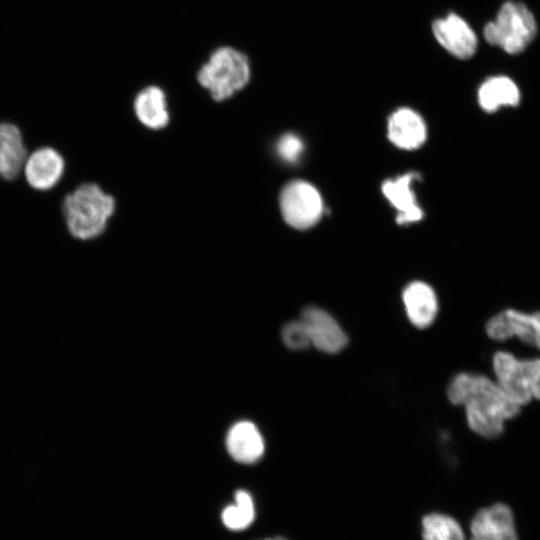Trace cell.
Instances as JSON below:
<instances>
[{"mask_svg":"<svg viewBox=\"0 0 540 540\" xmlns=\"http://www.w3.org/2000/svg\"><path fill=\"white\" fill-rule=\"evenodd\" d=\"M27 155L21 130L13 123L0 122V176L5 180L15 179Z\"/></svg>","mask_w":540,"mask_h":540,"instance_id":"9a60e30c","label":"cell"},{"mask_svg":"<svg viewBox=\"0 0 540 540\" xmlns=\"http://www.w3.org/2000/svg\"><path fill=\"white\" fill-rule=\"evenodd\" d=\"M415 178H417L416 173H407L383 183V194L397 210L399 224L416 222L422 218L423 212L417 204L412 189V181Z\"/></svg>","mask_w":540,"mask_h":540,"instance_id":"2e32d148","label":"cell"},{"mask_svg":"<svg viewBox=\"0 0 540 540\" xmlns=\"http://www.w3.org/2000/svg\"><path fill=\"white\" fill-rule=\"evenodd\" d=\"M304 151V143L295 134L287 133L282 135L276 143V152L279 157L288 162L295 163L299 160Z\"/></svg>","mask_w":540,"mask_h":540,"instance_id":"7402d4cb","label":"cell"},{"mask_svg":"<svg viewBox=\"0 0 540 540\" xmlns=\"http://www.w3.org/2000/svg\"><path fill=\"white\" fill-rule=\"evenodd\" d=\"M536 32L537 23L529 8L521 2L507 1L495 19L485 25L483 35L490 45L513 55L522 52Z\"/></svg>","mask_w":540,"mask_h":540,"instance_id":"277c9868","label":"cell"},{"mask_svg":"<svg viewBox=\"0 0 540 540\" xmlns=\"http://www.w3.org/2000/svg\"><path fill=\"white\" fill-rule=\"evenodd\" d=\"M226 447L230 456L242 464L257 462L265 451L263 436L250 421H239L229 429Z\"/></svg>","mask_w":540,"mask_h":540,"instance_id":"7c38bea8","label":"cell"},{"mask_svg":"<svg viewBox=\"0 0 540 540\" xmlns=\"http://www.w3.org/2000/svg\"><path fill=\"white\" fill-rule=\"evenodd\" d=\"M421 540H467L461 522L448 512L429 511L420 518Z\"/></svg>","mask_w":540,"mask_h":540,"instance_id":"d6986e66","label":"cell"},{"mask_svg":"<svg viewBox=\"0 0 540 540\" xmlns=\"http://www.w3.org/2000/svg\"><path fill=\"white\" fill-rule=\"evenodd\" d=\"M284 344L292 350H303L311 345L308 331L301 319L288 322L281 332Z\"/></svg>","mask_w":540,"mask_h":540,"instance_id":"44dd1931","label":"cell"},{"mask_svg":"<svg viewBox=\"0 0 540 540\" xmlns=\"http://www.w3.org/2000/svg\"><path fill=\"white\" fill-rule=\"evenodd\" d=\"M447 396L451 403L465 407L469 427L485 438L501 435L505 422L521 409L496 380L477 373L457 374L448 385Z\"/></svg>","mask_w":540,"mask_h":540,"instance_id":"6da1fadb","label":"cell"},{"mask_svg":"<svg viewBox=\"0 0 540 540\" xmlns=\"http://www.w3.org/2000/svg\"><path fill=\"white\" fill-rule=\"evenodd\" d=\"M496 382L520 407L540 400V358L519 359L497 351L492 360Z\"/></svg>","mask_w":540,"mask_h":540,"instance_id":"5b68a950","label":"cell"},{"mask_svg":"<svg viewBox=\"0 0 540 540\" xmlns=\"http://www.w3.org/2000/svg\"><path fill=\"white\" fill-rule=\"evenodd\" d=\"M432 32L436 41L458 59H469L477 50L478 40L474 30L456 13L434 20Z\"/></svg>","mask_w":540,"mask_h":540,"instance_id":"9c48e42d","label":"cell"},{"mask_svg":"<svg viewBox=\"0 0 540 540\" xmlns=\"http://www.w3.org/2000/svg\"><path fill=\"white\" fill-rule=\"evenodd\" d=\"M262 540H288V539H286L285 537H282V536H275V537L265 538V539H262Z\"/></svg>","mask_w":540,"mask_h":540,"instance_id":"603a6c76","label":"cell"},{"mask_svg":"<svg viewBox=\"0 0 540 540\" xmlns=\"http://www.w3.org/2000/svg\"><path fill=\"white\" fill-rule=\"evenodd\" d=\"M134 111L138 120L148 128L160 129L168 124L166 95L158 86H147L136 95Z\"/></svg>","mask_w":540,"mask_h":540,"instance_id":"e0dca14e","label":"cell"},{"mask_svg":"<svg viewBox=\"0 0 540 540\" xmlns=\"http://www.w3.org/2000/svg\"><path fill=\"white\" fill-rule=\"evenodd\" d=\"M256 518V509L252 495L243 489L234 494V503L225 506L221 512L223 525L231 531L247 529Z\"/></svg>","mask_w":540,"mask_h":540,"instance_id":"ffe728a7","label":"cell"},{"mask_svg":"<svg viewBox=\"0 0 540 540\" xmlns=\"http://www.w3.org/2000/svg\"><path fill=\"white\" fill-rule=\"evenodd\" d=\"M280 209L286 223L296 229L315 225L323 211L318 190L303 180H294L284 186L280 194Z\"/></svg>","mask_w":540,"mask_h":540,"instance_id":"8992f818","label":"cell"},{"mask_svg":"<svg viewBox=\"0 0 540 540\" xmlns=\"http://www.w3.org/2000/svg\"><path fill=\"white\" fill-rule=\"evenodd\" d=\"M478 103L486 112H494L501 106H516L520 91L516 83L504 75L487 78L478 89Z\"/></svg>","mask_w":540,"mask_h":540,"instance_id":"ac0fdd59","label":"cell"},{"mask_svg":"<svg viewBox=\"0 0 540 540\" xmlns=\"http://www.w3.org/2000/svg\"><path fill=\"white\" fill-rule=\"evenodd\" d=\"M300 319L306 326L311 345L319 351L334 354L346 346L347 335L325 310L308 306L302 311Z\"/></svg>","mask_w":540,"mask_h":540,"instance_id":"8fae6325","label":"cell"},{"mask_svg":"<svg viewBox=\"0 0 540 540\" xmlns=\"http://www.w3.org/2000/svg\"><path fill=\"white\" fill-rule=\"evenodd\" d=\"M251 78L248 56L232 46L214 49L197 72V81L215 101H224L246 87Z\"/></svg>","mask_w":540,"mask_h":540,"instance_id":"3957f363","label":"cell"},{"mask_svg":"<svg viewBox=\"0 0 540 540\" xmlns=\"http://www.w3.org/2000/svg\"><path fill=\"white\" fill-rule=\"evenodd\" d=\"M22 171L31 188L37 191H48L62 179L65 160L55 148L39 147L27 155Z\"/></svg>","mask_w":540,"mask_h":540,"instance_id":"30bf717a","label":"cell"},{"mask_svg":"<svg viewBox=\"0 0 540 540\" xmlns=\"http://www.w3.org/2000/svg\"><path fill=\"white\" fill-rule=\"evenodd\" d=\"M403 303L410 322L418 328L432 324L437 312L438 301L434 290L426 283L414 281L403 291Z\"/></svg>","mask_w":540,"mask_h":540,"instance_id":"5bb4252c","label":"cell"},{"mask_svg":"<svg viewBox=\"0 0 540 540\" xmlns=\"http://www.w3.org/2000/svg\"><path fill=\"white\" fill-rule=\"evenodd\" d=\"M387 130L390 141L405 150L418 148L426 139L423 118L408 107L399 108L391 114Z\"/></svg>","mask_w":540,"mask_h":540,"instance_id":"4fadbf2b","label":"cell"},{"mask_svg":"<svg viewBox=\"0 0 540 540\" xmlns=\"http://www.w3.org/2000/svg\"><path fill=\"white\" fill-rule=\"evenodd\" d=\"M486 333L496 341L517 338L540 350V312L506 309L488 320Z\"/></svg>","mask_w":540,"mask_h":540,"instance_id":"52a82bcc","label":"cell"},{"mask_svg":"<svg viewBox=\"0 0 540 540\" xmlns=\"http://www.w3.org/2000/svg\"><path fill=\"white\" fill-rule=\"evenodd\" d=\"M115 209L112 196L97 184L84 183L63 199L62 213L69 233L80 240L96 238Z\"/></svg>","mask_w":540,"mask_h":540,"instance_id":"7a4b0ae2","label":"cell"},{"mask_svg":"<svg viewBox=\"0 0 540 540\" xmlns=\"http://www.w3.org/2000/svg\"><path fill=\"white\" fill-rule=\"evenodd\" d=\"M469 540H519L512 509L493 503L478 509L469 520Z\"/></svg>","mask_w":540,"mask_h":540,"instance_id":"ba28073f","label":"cell"}]
</instances>
